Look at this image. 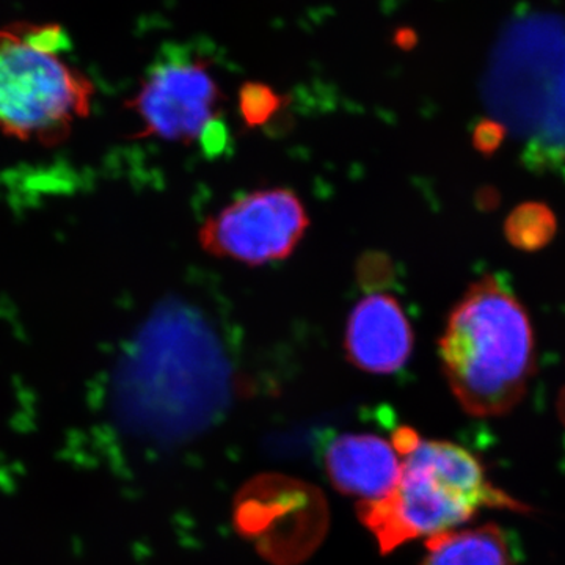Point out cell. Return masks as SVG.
Instances as JSON below:
<instances>
[{
  "label": "cell",
  "mask_w": 565,
  "mask_h": 565,
  "mask_svg": "<svg viewBox=\"0 0 565 565\" xmlns=\"http://www.w3.org/2000/svg\"><path fill=\"white\" fill-rule=\"evenodd\" d=\"M441 370L457 403L476 418L509 414L535 373L533 323L493 275L471 282L440 337Z\"/></svg>",
  "instance_id": "obj_1"
},
{
  "label": "cell",
  "mask_w": 565,
  "mask_h": 565,
  "mask_svg": "<svg viewBox=\"0 0 565 565\" xmlns=\"http://www.w3.org/2000/svg\"><path fill=\"white\" fill-rule=\"evenodd\" d=\"M392 440L403 456L399 481L384 500L359 504V516L382 553L457 530L482 509L530 512L494 486L484 465L462 446L426 440L411 427L397 429Z\"/></svg>",
  "instance_id": "obj_2"
},
{
  "label": "cell",
  "mask_w": 565,
  "mask_h": 565,
  "mask_svg": "<svg viewBox=\"0 0 565 565\" xmlns=\"http://www.w3.org/2000/svg\"><path fill=\"white\" fill-rule=\"evenodd\" d=\"M68 36L54 22L0 28V132L55 147L88 117L95 85L63 57Z\"/></svg>",
  "instance_id": "obj_3"
},
{
  "label": "cell",
  "mask_w": 565,
  "mask_h": 565,
  "mask_svg": "<svg viewBox=\"0 0 565 565\" xmlns=\"http://www.w3.org/2000/svg\"><path fill=\"white\" fill-rule=\"evenodd\" d=\"M221 104L210 62L173 47L151 66L128 107L141 122L137 137L189 145L217 122Z\"/></svg>",
  "instance_id": "obj_4"
},
{
  "label": "cell",
  "mask_w": 565,
  "mask_h": 565,
  "mask_svg": "<svg viewBox=\"0 0 565 565\" xmlns=\"http://www.w3.org/2000/svg\"><path fill=\"white\" fill-rule=\"evenodd\" d=\"M310 225L299 196L288 189H263L241 196L200 228L204 252L215 258L264 266L288 258Z\"/></svg>",
  "instance_id": "obj_5"
},
{
  "label": "cell",
  "mask_w": 565,
  "mask_h": 565,
  "mask_svg": "<svg viewBox=\"0 0 565 565\" xmlns=\"http://www.w3.org/2000/svg\"><path fill=\"white\" fill-rule=\"evenodd\" d=\"M414 330L396 297L370 294L353 307L345 326L349 362L371 374H392L414 351Z\"/></svg>",
  "instance_id": "obj_6"
},
{
  "label": "cell",
  "mask_w": 565,
  "mask_h": 565,
  "mask_svg": "<svg viewBox=\"0 0 565 565\" xmlns=\"http://www.w3.org/2000/svg\"><path fill=\"white\" fill-rule=\"evenodd\" d=\"M326 467L340 492L360 498V503H374L393 492L403 471V456L393 440L345 434L327 448Z\"/></svg>",
  "instance_id": "obj_7"
},
{
  "label": "cell",
  "mask_w": 565,
  "mask_h": 565,
  "mask_svg": "<svg viewBox=\"0 0 565 565\" xmlns=\"http://www.w3.org/2000/svg\"><path fill=\"white\" fill-rule=\"evenodd\" d=\"M422 565H516L511 541L494 523L426 539Z\"/></svg>",
  "instance_id": "obj_8"
},
{
  "label": "cell",
  "mask_w": 565,
  "mask_h": 565,
  "mask_svg": "<svg viewBox=\"0 0 565 565\" xmlns=\"http://www.w3.org/2000/svg\"><path fill=\"white\" fill-rule=\"evenodd\" d=\"M278 107V96L270 88L262 85H250L244 88L243 98H241V109L245 121L250 126L263 125L264 121L273 117Z\"/></svg>",
  "instance_id": "obj_9"
},
{
  "label": "cell",
  "mask_w": 565,
  "mask_h": 565,
  "mask_svg": "<svg viewBox=\"0 0 565 565\" xmlns=\"http://www.w3.org/2000/svg\"><path fill=\"white\" fill-rule=\"evenodd\" d=\"M557 411H559L561 419H563L565 426V388L561 393L559 403H557Z\"/></svg>",
  "instance_id": "obj_10"
}]
</instances>
